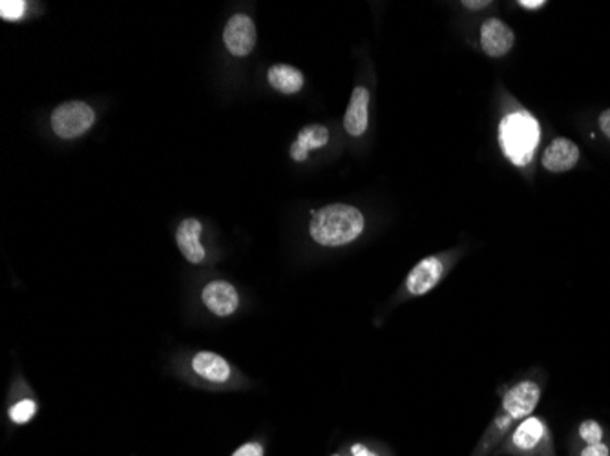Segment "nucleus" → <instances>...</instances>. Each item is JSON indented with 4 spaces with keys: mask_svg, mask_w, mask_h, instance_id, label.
Here are the masks:
<instances>
[{
    "mask_svg": "<svg viewBox=\"0 0 610 456\" xmlns=\"http://www.w3.org/2000/svg\"><path fill=\"white\" fill-rule=\"evenodd\" d=\"M364 231V216L349 205H328L313 214L309 234L324 247H342L355 241Z\"/></svg>",
    "mask_w": 610,
    "mask_h": 456,
    "instance_id": "f257e3e1",
    "label": "nucleus"
},
{
    "mask_svg": "<svg viewBox=\"0 0 610 456\" xmlns=\"http://www.w3.org/2000/svg\"><path fill=\"white\" fill-rule=\"evenodd\" d=\"M541 128L528 112H516L503 119L499 141L504 155L518 167H527L539 145Z\"/></svg>",
    "mask_w": 610,
    "mask_h": 456,
    "instance_id": "f03ea898",
    "label": "nucleus"
},
{
    "mask_svg": "<svg viewBox=\"0 0 610 456\" xmlns=\"http://www.w3.org/2000/svg\"><path fill=\"white\" fill-rule=\"evenodd\" d=\"M494 456H554L551 431L539 416L519 421Z\"/></svg>",
    "mask_w": 610,
    "mask_h": 456,
    "instance_id": "7ed1b4c3",
    "label": "nucleus"
},
{
    "mask_svg": "<svg viewBox=\"0 0 610 456\" xmlns=\"http://www.w3.org/2000/svg\"><path fill=\"white\" fill-rule=\"evenodd\" d=\"M95 121L93 110L81 101H70L57 106L51 114L53 132L62 139H74L83 136Z\"/></svg>",
    "mask_w": 610,
    "mask_h": 456,
    "instance_id": "20e7f679",
    "label": "nucleus"
},
{
    "mask_svg": "<svg viewBox=\"0 0 610 456\" xmlns=\"http://www.w3.org/2000/svg\"><path fill=\"white\" fill-rule=\"evenodd\" d=\"M539 400H541L539 383H535L532 380H523V381H518L516 385H511L506 389L499 411H503L513 421L519 423L525 418L532 416Z\"/></svg>",
    "mask_w": 610,
    "mask_h": 456,
    "instance_id": "39448f33",
    "label": "nucleus"
},
{
    "mask_svg": "<svg viewBox=\"0 0 610 456\" xmlns=\"http://www.w3.org/2000/svg\"><path fill=\"white\" fill-rule=\"evenodd\" d=\"M446 274V263L439 256H428L416 263L406 278V292L413 298H419L432 292Z\"/></svg>",
    "mask_w": 610,
    "mask_h": 456,
    "instance_id": "423d86ee",
    "label": "nucleus"
},
{
    "mask_svg": "<svg viewBox=\"0 0 610 456\" xmlns=\"http://www.w3.org/2000/svg\"><path fill=\"white\" fill-rule=\"evenodd\" d=\"M223 41L227 50L236 57H245L254 50L256 28L247 15H234L223 31Z\"/></svg>",
    "mask_w": 610,
    "mask_h": 456,
    "instance_id": "0eeeda50",
    "label": "nucleus"
},
{
    "mask_svg": "<svg viewBox=\"0 0 610 456\" xmlns=\"http://www.w3.org/2000/svg\"><path fill=\"white\" fill-rule=\"evenodd\" d=\"M513 43H516V35L513 29L499 20V19H488L480 26V48L490 57H504Z\"/></svg>",
    "mask_w": 610,
    "mask_h": 456,
    "instance_id": "6e6552de",
    "label": "nucleus"
},
{
    "mask_svg": "<svg viewBox=\"0 0 610 456\" xmlns=\"http://www.w3.org/2000/svg\"><path fill=\"white\" fill-rule=\"evenodd\" d=\"M202 300L205 307L216 316H231L238 305L240 298L236 288L227 281H212L203 288Z\"/></svg>",
    "mask_w": 610,
    "mask_h": 456,
    "instance_id": "1a4fd4ad",
    "label": "nucleus"
},
{
    "mask_svg": "<svg viewBox=\"0 0 610 456\" xmlns=\"http://www.w3.org/2000/svg\"><path fill=\"white\" fill-rule=\"evenodd\" d=\"M580 161V148L565 138L554 139L543 153V167L551 172L572 170Z\"/></svg>",
    "mask_w": 610,
    "mask_h": 456,
    "instance_id": "9d476101",
    "label": "nucleus"
},
{
    "mask_svg": "<svg viewBox=\"0 0 610 456\" xmlns=\"http://www.w3.org/2000/svg\"><path fill=\"white\" fill-rule=\"evenodd\" d=\"M368 108H369V91L364 86L353 90L351 101L344 115L345 132L353 138H360L368 130Z\"/></svg>",
    "mask_w": 610,
    "mask_h": 456,
    "instance_id": "9b49d317",
    "label": "nucleus"
},
{
    "mask_svg": "<svg viewBox=\"0 0 610 456\" xmlns=\"http://www.w3.org/2000/svg\"><path fill=\"white\" fill-rule=\"evenodd\" d=\"M203 226L198 219H185L178 228V247L183 254V257L190 263H202L205 259V248L200 241Z\"/></svg>",
    "mask_w": 610,
    "mask_h": 456,
    "instance_id": "f8f14e48",
    "label": "nucleus"
},
{
    "mask_svg": "<svg viewBox=\"0 0 610 456\" xmlns=\"http://www.w3.org/2000/svg\"><path fill=\"white\" fill-rule=\"evenodd\" d=\"M192 369L198 376L214 383L227 381L231 376V366L214 352H198L192 360Z\"/></svg>",
    "mask_w": 610,
    "mask_h": 456,
    "instance_id": "ddd939ff",
    "label": "nucleus"
},
{
    "mask_svg": "<svg viewBox=\"0 0 610 456\" xmlns=\"http://www.w3.org/2000/svg\"><path fill=\"white\" fill-rule=\"evenodd\" d=\"M328 141H329V132L326 126H320V124L305 126L300 130L297 143H293L291 146V157L295 161H305L311 150L326 146Z\"/></svg>",
    "mask_w": 610,
    "mask_h": 456,
    "instance_id": "4468645a",
    "label": "nucleus"
},
{
    "mask_svg": "<svg viewBox=\"0 0 610 456\" xmlns=\"http://www.w3.org/2000/svg\"><path fill=\"white\" fill-rule=\"evenodd\" d=\"M267 77L271 86L285 95L298 93L304 88V74L295 67H289V64H274L273 68H269Z\"/></svg>",
    "mask_w": 610,
    "mask_h": 456,
    "instance_id": "2eb2a0df",
    "label": "nucleus"
},
{
    "mask_svg": "<svg viewBox=\"0 0 610 456\" xmlns=\"http://www.w3.org/2000/svg\"><path fill=\"white\" fill-rule=\"evenodd\" d=\"M36 413H37V404L34 400H20L10 409V418L12 421L20 426V423H26L34 418Z\"/></svg>",
    "mask_w": 610,
    "mask_h": 456,
    "instance_id": "dca6fc26",
    "label": "nucleus"
},
{
    "mask_svg": "<svg viewBox=\"0 0 610 456\" xmlns=\"http://www.w3.org/2000/svg\"><path fill=\"white\" fill-rule=\"evenodd\" d=\"M577 433H580V438L589 445V444H601L603 442V428L599 426V423L596 420H587L583 421L580 429H577Z\"/></svg>",
    "mask_w": 610,
    "mask_h": 456,
    "instance_id": "f3484780",
    "label": "nucleus"
},
{
    "mask_svg": "<svg viewBox=\"0 0 610 456\" xmlns=\"http://www.w3.org/2000/svg\"><path fill=\"white\" fill-rule=\"evenodd\" d=\"M28 4L22 3V0H3L0 3V17L4 20H19L24 17Z\"/></svg>",
    "mask_w": 610,
    "mask_h": 456,
    "instance_id": "a211bd4d",
    "label": "nucleus"
},
{
    "mask_svg": "<svg viewBox=\"0 0 610 456\" xmlns=\"http://www.w3.org/2000/svg\"><path fill=\"white\" fill-rule=\"evenodd\" d=\"M580 456H610V447L606 444H589L582 449Z\"/></svg>",
    "mask_w": 610,
    "mask_h": 456,
    "instance_id": "6ab92c4d",
    "label": "nucleus"
},
{
    "mask_svg": "<svg viewBox=\"0 0 610 456\" xmlns=\"http://www.w3.org/2000/svg\"><path fill=\"white\" fill-rule=\"evenodd\" d=\"M233 456H264V447H262V444L249 442V444L242 445L240 449H236Z\"/></svg>",
    "mask_w": 610,
    "mask_h": 456,
    "instance_id": "aec40b11",
    "label": "nucleus"
},
{
    "mask_svg": "<svg viewBox=\"0 0 610 456\" xmlns=\"http://www.w3.org/2000/svg\"><path fill=\"white\" fill-rule=\"evenodd\" d=\"M349 452H351V456H380L375 449H371L366 444H353L349 447Z\"/></svg>",
    "mask_w": 610,
    "mask_h": 456,
    "instance_id": "412c9836",
    "label": "nucleus"
},
{
    "mask_svg": "<svg viewBox=\"0 0 610 456\" xmlns=\"http://www.w3.org/2000/svg\"><path fill=\"white\" fill-rule=\"evenodd\" d=\"M599 128H601V132L610 139V110H605L599 115Z\"/></svg>",
    "mask_w": 610,
    "mask_h": 456,
    "instance_id": "4be33fe9",
    "label": "nucleus"
},
{
    "mask_svg": "<svg viewBox=\"0 0 610 456\" xmlns=\"http://www.w3.org/2000/svg\"><path fill=\"white\" fill-rule=\"evenodd\" d=\"M544 4H547V3H544V0H521V3H519V6L525 8V10H539Z\"/></svg>",
    "mask_w": 610,
    "mask_h": 456,
    "instance_id": "5701e85b",
    "label": "nucleus"
},
{
    "mask_svg": "<svg viewBox=\"0 0 610 456\" xmlns=\"http://www.w3.org/2000/svg\"><path fill=\"white\" fill-rule=\"evenodd\" d=\"M487 6H490L488 0H485V3H471V0H466L464 3V8H468V10H483Z\"/></svg>",
    "mask_w": 610,
    "mask_h": 456,
    "instance_id": "b1692460",
    "label": "nucleus"
},
{
    "mask_svg": "<svg viewBox=\"0 0 610 456\" xmlns=\"http://www.w3.org/2000/svg\"><path fill=\"white\" fill-rule=\"evenodd\" d=\"M331 456H342V454H331Z\"/></svg>",
    "mask_w": 610,
    "mask_h": 456,
    "instance_id": "393cba45",
    "label": "nucleus"
}]
</instances>
